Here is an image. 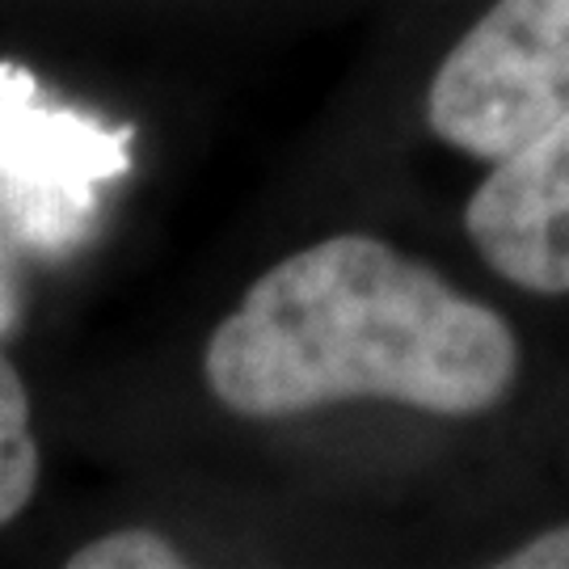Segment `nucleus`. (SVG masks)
<instances>
[{
	"label": "nucleus",
	"mask_w": 569,
	"mask_h": 569,
	"mask_svg": "<svg viewBox=\"0 0 569 569\" xmlns=\"http://www.w3.org/2000/svg\"><path fill=\"white\" fill-rule=\"evenodd\" d=\"M523 342L406 249L338 232L270 266L211 333L207 388L241 418L388 401L435 418L507 406Z\"/></svg>",
	"instance_id": "f257e3e1"
},
{
	"label": "nucleus",
	"mask_w": 569,
	"mask_h": 569,
	"mask_svg": "<svg viewBox=\"0 0 569 569\" xmlns=\"http://www.w3.org/2000/svg\"><path fill=\"white\" fill-rule=\"evenodd\" d=\"M566 110L569 0H493L427 84L430 136L486 169Z\"/></svg>",
	"instance_id": "f03ea898"
},
{
	"label": "nucleus",
	"mask_w": 569,
	"mask_h": 569,
	"mask_svg": "<svg viewBox=\"0 0 569 569\" xmlns=\"http://www.w3.org/2000/svg\"><path fill=\"white\" fill-rule=\"evenodd\" d=\"M131 127L42 106L34 77L0 63V194L26 241H81L98 216V190L131 169Z\"/></svg>",
	"instance_id": "7ed1b4c3"
},
{
	"label": "nucleus",
	"mask_w": 569,
	"mask_h": 569,
	"mask_svg": "<svg viewBox=\"0 0 569 569\" xmlns=\"http://www.w3.org/2000/svg\"><path fill=\"white\" fill-rule=\"evenodd\" d=\"M477 258L515 291L569 296V110L519 152L489 164L465 207Z\"/></svg>",
	"instance_id": "20e7f679"
},
{
	"label": "nucleus",
	"mask_w": 569,
	"mask_h": 569,
	"mask_svg": "<svg viewBox=\"0 0 569 569\" xmlns=\"http://www.w3.org/2000/svg\"><path fill=\"white\" fill-rule=\"evenodd\" d=\"M39 486V443L18 367L0 350V528L18 519Z\"/></svg>",
	"instance_id": "39448f33"
},
{
	"label": "nucleus",
	"mask_w": 569,
	"mask_h": 569,
	"mask_svg": "<svg viewBox=\"0 0 569 569\" xmlns=\"http://www.w3.org/2000/svg\"><path fill=\"white\" fill-rule=\"evenodd\" d=\"M72 569H178L186 566V557L178 552L173 540H164L161 531L152 528H122L110 531L102 540L84 545L68 557Z\"/></svg>",
	"instance_id": "423d86ee"
},
{
	"label": "nucleus",
	"mask_w": 569,
	"mask_h": 569,
	"mask_svg": "<svg viewBox=\"0 0 569 569\" xmlns=\"http://www.w3.org/2000/svg\"><path fill=\"white\" fill-rule=\"evenodd\" d=\"M493 566L507 569H569V519L549 523L536 536L519 540L515 549H507L502 557H493Z\"/></svg>",
	"instance_id": "0eeeda50"
},
{
	"label": "nucleus",
	"mask_w": 569,
	"mask_h": 569,
	"mask_svg": "<svg viewBox=\"0 0 569 569\" xmlns=\"http://www.w3.org/2000/svg\"><path fill=\"white\" fill-rule=\"evenodd\" d=\"M0 326H4V308H0Z\"/></svg>",
	"instance_id": "6e6552de"
}]
</instances>
